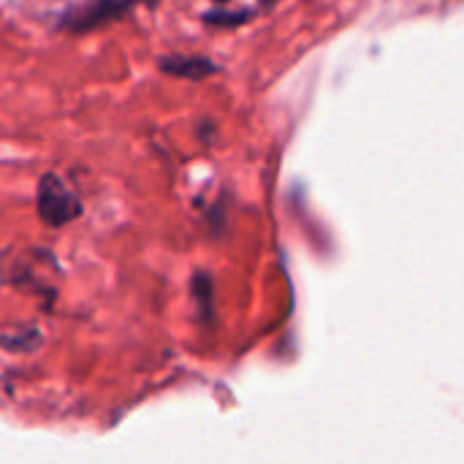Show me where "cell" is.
Masks as SVG:
<instances>
[{"mask_svg":"<svg viewBox=\"0 0 464 464\" xmlns=\"http://www.w3.org/2000/svg\"><path fill=\"white\" fill-rule=\"evenodd\" d=\"M253 16V11H228V8H215V11H209V14H204V22H209V24H242L245 19H250Z\"/></svg>","mask_w":464,"mask_h":464,"instance_id":"277c9868","label":"cell"},{"mask_svg":"<svg viewBox=\"0 0 464 464\" xmlns=\"http://www.w3.org/2000/svg\"><path fill=\"white\" fill-rule=\"evenodd\" d=\"M261 3H264V5H266V8H272V5H275V3H277V0H261Z\"/></svg>","mask_w":464,"mask_h":464,"instance_id":"5b68a950","label":"cell"},{"mask_svg":"<svg viewBox=\"0 0 464 464\" xmlns=\"http://www.w3.org/2000/svg\"><path fill=\"white\" fill-rule=\"evenodd\" d=\"M79 215H82V204L63 185V179L57 174H44L38 182V218L46 226L60 228V226L76 220Z\"/></svg>","mask_w":464,"mask_h":464,"instance_id":"6da1fadb","label":"cell"},{"mask_svg":"<svg viewBox=\"0 0 464 464\" xmlns=\"http://www.w3.org/2000/svg\"><path fill=\"white\" fill-rule=\"evenodd\" d=\"M136 3H147V5H155V0H82L76 5H71L60 24L65 30H76V33H84V30H92L98 24H106L111 19H120L125 16Z\"/></svg>","mask_w":464,"mask_h":464,"instance_id":"7a4b0ae2","label":"cell"},{"mask_svg":"<svg viewBox=\"0 0 464 464\" xmlns=\"http://www.w3.org/2000/svg\"><path fill=\"white\" fill-rule=\"evenodd\" d=\"M160 68L166 73H174V76H185V79H204L209 73H218V65L207 57H163L160 60Z\"/></svg>","mask_w":464,"mask_h":464,"instance_id":"3957f363","label":"cell"},{"mask_svg":"<svg viewBox=\"0 0 464 464\" xmlns=\"http://www.w3.org/2000/svg\"><path fill=\"white\" fill-rule=\"evenodd\" d=\"M215 3H226V0H215Z\"/></svg>","mask_w":464,"mask_h":464,"instance_id":"8992f818","label":"cell"}]
</instances>
